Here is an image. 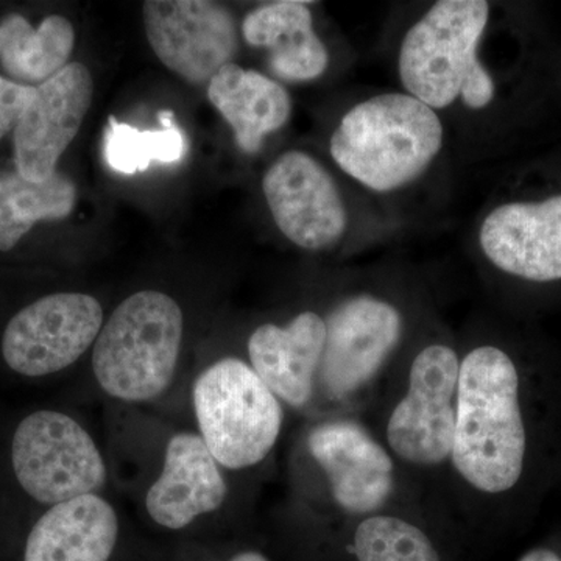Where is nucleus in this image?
Returning a JSON list of instances; mask_svg holds the SVG:
<instances>
[{
  "label": "nucleus",
  "mask_w": 561,
  "mask_h": 561,
  "mask_svg": "<svg viewBox=\"0 0 561 561\" xmlns=\"http://www.w3.org/2000/svg\"><path fill=\"white\" fill-rule=\"evenodd\" d=\"M526 449L516 365L496 346L470 351L457 383L454 468L472 489L505 493L522 479Z\"/></svg>",
  "instance_id": "nucleus-1"
},
{
  "label": "nucleus",
  "mask_w": 561,
  "mask_h": 561,
  "mask_svg": "<svg viewBox=\"0 0 561 561\" xmlns=\"http://www.w3.org/2000/svg\"><path fill=\"white\" fill-rule=\"evenodd\" d=\"M445 139L438 114L400 92L357 103L331 136L332 160L375 192H393L419 180L437 160Z\"/></svg>",
  "instance_id": "nucleus-2"
},
{
  "label": "nucleus",
  "mask_w": 561,
  "mask_h": 561,
  "mask_svg": "<svg viewBox=\"0 0 561 561\" xmlns=\"http://www.w3.org/2000/svg\"><path fill=\"white\" fill-rule=\"evenodd\" d=\"M489 18L483 0L434 3L402 39L398 70L408 94L434 111L459 99L470 110L486 108L496 87L478 49Z\"/></svg>",
  "instance_id": "nucleus-3"
},
{
  "label": "nucleus",
  "mask_w": 561,
  "mask_h": 561,
  "mask_svg": "<svg viewBox=\"0 0 561 561\" xmlns=\"http://www.w3.org/2000/svg\"><path fill=\"white\" fill-rule=\"evenodd\" d=\"M184 317L158 290L133 294L117 306L92 350L95 381L111 398L144 402L169 389L179 365Z\"/></svg>",
  "instance_id": "nucleus-4"
},
{
  "label": "nucleus",
  "mask_w": 561,
  "mask_h": 561,
  "mask_svg": "<svg viewBox=\"0 0 561 561\" xmlns=\"http://www.w3.org/2000/svg\"><path fill=\"white\" fill-rule=\"evenodd\" d=\"M192 402L201 437L220 467H254L275 448L283 405L247 362L225 357L210 365L194 382Z\"/></svg>",
  "instance_id": "nucleus-5"
},
{
  "label": "nucleus",
  "mask_w": 561,
  "mask_h": 561,
  "mask_svg": "<svg viewBox=\"0 0 561 561\" xmlns=\"http://www.w3.org/2000/svg\"><path fill=\"white\" fill-rule=\"evenodd\" d=\"M11 465L21 489L50 507L98 493L108 478L90 432L57 411H36L18 424Z\"/></svg>",
  "instance_id": "nucleus-6"
},
{
  "label": "nucleus",
  "mask_w": 561,
  "mask_h": 561,
  "mask_svg": "<svg viewBox=\"0 0 561 561\" xmlns=\"http://www.w3.org/2000/svg\"><path fill=\"white\" fill-rule=\"evenodd\" d=\"M459 371L456 351L440 343L413 360L408 391L387 424V442L401 460L434 467L451 457Z\"/></svg>",
  "instance_id": "nucleus-7"
},
{
  "label": "nucleus",
  "mask_w": 561,
  "mask_h": 561,
  "mask_svg": "<svg viewBox=\"0 0 561 561\" xmlns=\"http://www.w3.org/2000/svg\"><path fill=\"white\" fill-rule=\"evenodd\" d=\"M101 302L88 294L62 291L25 306L7 324L2 356L11 370L43 378L66 370L98 341Z\"/></svg>",
  "instance_id": "nucleus-8"
},
{
  "label": "nucleus",
  "mask_w": 561,
  "mask_h": 561,
  "mask_svg": "<svg viewBox=\"0 0 561 561\" xmlns=\"http://www.w3.org/2000/svg\"><path fill=\"white\" fill-rule=\"evenodd\" d=\"M147 39L165 68L192 84H205L238 51L230 11L208 0L144 2Z\"/></svg>",
  "instance_id": "nucleus-9"
},
{
  "label": "nucleus",
  "mask_w": 561,
  "mask_h": 561,
  "mask_svg": "<svg viewBox=\"0 0 561 561\" xmlns=\"http://www.w3.org/2000/svg\"><path fill=\"white\" fill-rule=\"evenodd\" d=\"M276 227L300 249L330 250L348 227V214L331 173L305 151H287L262 180Z\"/></svg>",
  "instance_id": "nucleus-10"
},
{
  "label": "nucleus",
  "mask_w": 561,
  "mask_h": 561,
  "mask_svg": "<svg viewBox=\"0 0 561 561\" xmlns=\"http://www.w3.org/2000/svg\"><path fill=\"white\" fill-rule=\"evenodd\" d=\"M327 342L319 368L331 398L342 400L371 381L402 335V317L390 302L357 295L341 302L327 320Z\"/></svg>",
  "instance_id": "nucleus-11"
},
{
  "label": "nucleus",
  "mask_w": 561,
  "mask_h": 561,
  "mask_svg": "<svg viewBox=\"0 0 561 561\" xmlns=\"http://www.w3.org/2000/svg\"><path fill=\"white\" fill-rule=\"evenodd\" d=\"M94 95L90 69L69 62L35 88L13 131L16 171L31 181L57 173L58 161L79 133Z\"/></svg>",
  "instance_id": "nucleus-12"
},
{
  "label": "nucleus",
  "mask_w": 561,
  "mask_h": 561,
  "mask_svg": "<svg viewBox=\"0 0 561 561\" xmlns=\"http://www.w3.org/2000/svg\"><path fill=\"white\" fill-rule=\"evenodd\" d=\"M308 448L342 511L368 515L389 501L394 486L393 460L360 424L350 420L321 423L309 432Z\"/></svg>",
  "instance_id": "nucleus-13"
},
{
  "label": "nucleus",
  "mask_w": 561,
  "mask_h": 561,
  "mask_svg": "<svg viewBox=\"0 0 561 561\" xmlns=\"http://www.w3.org/2000/svg\"><path fill=\"white\" fill-rule=\"evenodd\" d=\"M479 243L507 275L534 283L561 279V195L504 203L483 219Z\"/></svg>",
  "instance_id": "nucleus-14"
},
{
  "label": "nucleus",
  "mask_w": 561,
  "mask_h": 561,
  "mask_svg": "<svg viewBox=\"0 0 561 561\" xmlns=\"http://www.w3.org/2000/svg\"><path fill=\"white\" fill-rule=\"evenodd\" d=\"M228 486L201 434L179 432L168 443L164 465L147 491L146 507L158 526L181 530L198 516L219 511Z\"/></svg>",
  "instance_id": "nucleus-15"
},
{
  "label": "nucleus",
  "mask_w": 561,
  "mask_h": 561,
  "mask_svg": "<svg viewBox=\"0 0 561 561\" xmlns=\"http://www.w3.org/2000/svg\"><path fill=\"white\" fill-rule=\"evenodd\" d=\"M327 342L319 313L302 312L287 327L265 323L250 335L251 368L279 401L300 409L313 390Z\"/></svg>",
  "instance_id": "nucleus-16"
},
{
  "label": "nucleus",
  "mask_w": 561,
  "mask_h": 561,
  "mask_svg": "<svg viewBox=\"0 0 561 561\" xmlns=\"http://www.w3.org/2000/svg\"><path fill=\"white\" fill-rule=\"evenodd\" d=\"M119 518L98 493L51 505L32 527L24 561H108Z\"/></svg>",
  "instance_id": "nucleus-17"
},
{
  "label": "nucleus",
  "mask_w": 561,
  "mask_h": 561,
  "mask_svg": "<svg viewBox=\"0 0 561 561\" xmlns=\"http://www.w3.org/2000/svg\"><path fill=\"white\" fill-rule=\"evenodd\" d=\"M243 38L251 47L267 50L268 65L279 79H319L330 65V54L313 31L308 3L283 0L267 3L247 14Z\"/></svg>",
  "instance_id": "nucleus-18"
},
{
  "label": "nucleus",
  "mask_w": 561,
  "mask_h": 561,
  "mask_svg": "<svg viewBox=\"0 0 561 561\" xmlns=\"http://www.w3.org/2000/svg\"><path fill=\"white\" fill-rule=\"evenodd\" d=\"M208 98L234 133L245 153L261 150L265 136L289 122V92L278 81L236 62L224 66L208 84Z\"/></svg>",
  "instance_id": "nucleus-19"
},
{
  "label": "nucleus",
  "mask_w": 561,
  "mask_h": 561,
  "mask_svg": "<svg viewBox=\"0 0 561 561\" xmlns=\"http://www.w3.org/2000/svg\"><path fill=\"white\" fill-rule=\"evenodd\" d=\"M76 32L66 18L47 16L38 27L21 14L0 21V65L10 80L39 87L69 65Z\"/></svg>",
  "instance_id": "nucleus-20"
},
{
  "label": "nucleus",
  "mask_w": 561,
  "mask_h": 561,
  "mask_svg": "<svg viewBox=\"0 0 561 561\" xmlns=\"http://www.w3.org/2000/svg\"><path fill=\"white\" fill-rule=\"evenodd\" d=\"M76 202V184L60 172L46 181L0 172V251L14 249L38 221L66 219Z\"/></svg>",
  "instance_id": "nucleus-21"
},
{
  "label": "nucleus",
  "mask_w": 561,
  "mask_h": 561,
  "mask_svg": "<svg viewBox=\"0 0 561 561\" xmlns=\"http://www.w3.org/2000/svg\"><path fill=\"white\" fill-rule=\"evenodd\" d=\"M160 130H139L131 125L110 116L105 133L106 162L113 171L133 175L149 169L153 161L173 164L184 157L187 150L186 138L172 111H161Z\"/></svg>",
  "instance_id": "nucleus-22"
},
{
  "label": "nucleus",
  "mask_w": 561,
  "mask_h": 561,
  "mask_svg": "<svg viewBox=\"0 0 561 561\" xmlns=\"http://www.w3.org/2000/svg\"><path fill=\"white\" fill-rule=\"evenodd\" d=\"M357 561H442L434 542L415 524L376 515L354 531Z\"/></svg>",
  "instance_id": "nucleus-23"
},
{
  "label": "nucleus",
  "mask_w": 561,
  "mask_h": 561,
  "mask_svg": "<svg viewBox=\"0 0 561 561\" xmlns=\"http://www.w3.org/2000/svg\"><path fill=\"white\" fill-rule=\"evenodd\" d=\"M35 94V88L25 87L0 76V140L14 131L22 111Z\"/></svg>",
  "instance_id": "nucleus-24"
},
{
  "label": "nucleus",
  "mask_w": 561,
  "mask_h": 561,
  "mask_svg": "<svg viewBox=\"0 0 561 561\" xmlns=\"http://www.w3.org/2000/svg\"><path fill=\"white\" fill-rule=\"evenodd\" d=\"M518 561H561V557L551 549L537 548L524 553Z\"/></svg>",
  "instance_id": "nucleus-25"
},
{
  "label": "nucleus",
  "mask_w": 561,
  "mask_h": 561,
  "mask_svg": "<svg viewBox=\"0 0 561 561\" xmlns=\"http://www.w3.org/2000/svg\"><path fill=\"white\" fill-rule=\"evenodd\" d=\"M228 561H271L267 557L262 556L261 552L245 551L238 553V556L231 557Z\"/></svg>",
  "instance_id": "nucleus-26"
}]
</instances>
